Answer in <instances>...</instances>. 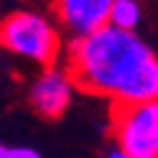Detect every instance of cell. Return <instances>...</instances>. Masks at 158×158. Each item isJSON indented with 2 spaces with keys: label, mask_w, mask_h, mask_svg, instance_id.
Masks as SVG:
<instances>
[{
  "label": "cell",
  "mask_w": 158,
  "mask_h": 158,
  "mask_svg": "<svg viewBox=\"0 0 158 158\" xmlns=\"http://www.w3.org/2000/svg\"><path fill=\"white\" fill-rule=\"evenodd\" d=\"M73 93H75V83L68 68L55 63L35 75V81L30 83V90H28V101L38 115L55 121L70 108Z\"/></svg>",
  "instance_id": "cell-4"
},
{
  "label": "cell",
  "mask_w": 158,
  "mask_h": 158,
  "mask_svg": "<svg viewBox=\"0 0 158 158\" xmlns=\"http://www.w3.org/2000/svg\"><path fill=\"white\" fill-rule=\"evenodd\" d=\"M5 151H8V146H3V143H0V158H5Z\"/></svg>",
  "instance_id": "cell-9"
},
{
  "label": "cell",
  "mask_w": 158,
  "mask_h": 158,
  "mask_svg": "<svg viewBox=\"0 0 158 158\" xmlns=\"http://www.w3.org/2000/svg\"><path fill=\"white\" fill-rule=\"evenodd\" d=\"M113 141L128 158H158V101L115 106Z\"/></svg>",
  "instance_id": "cell-3"
},
{
  "label": "cell",
  "mask_w": 158,
  "mask_h": 158,
  "mask_svg": "<svg viewBox=\"0 0 158 158\" xmlns=\"http://www.w3.org/2000/svg\"><path fill=\"white\" fill-rule=\"evenodd\" d=\"M115 0H53V10L60 30L83 38L108 25V13Z\"/></svg>",
  "instance_id": "cell-5"
},
{
  "label": "cell",
  "mask_w": 158,
  "mask_h": 158,
  "mask_svg": "<svg viewBox=\"0 0 158 158\" xmlns=\"http://www.w3.org/2000/svg\"><path fill=\"white\" fill-rule=\"evenodd\" d=\"M143 20V5L141 0H115L108 13V25L126 30V33H135L138 25Z\"/></svg>",
  "instance_id": "cell-6"
},
{
  "label": "cell",
  "mask_w": 158,
  "mask_h": 158,
  "mask_svg": "<svg viewBox=\"0 0 158 158\" xmlns=\"http://www.w3.org/2000/svg\"><path fill=\"white\" fill-rule=\"evenodd\" d=\"M65 68L75 88L108 98L113 106L158 101V55L138 33L103 25L73 38Z\"/></svg>",
  "instance_id": "cell-1"
},
{
  "label": "cell",
  "mask_w": 158,
  "mask_h": 158,
  "mask_svg": "<svg viewBox=\"0 0 158 158\" xmlns=\"http://www.w3.org/2000/svg\"><path fill=\"white\" fill-rule=\"evenodd\" d=\"M0 48L48 68L63 53V30L40 10H10L0 18Z\"/></svg>",
  "instance_id": "cell-2"
},
{
  "label": "cell",
  "mask_w": 158,
  "mask_h": 158,
  "mask_svg": "<svg viewBox=\"0 0 158 158\" xmlns=\"http://www.w3.org/2000/svg\"><path fill=\"white\" fill-rule=\"evenodd\" d=\"M5 158H40V153L35 148H28V146H15V148L5 151Z\"/></svg>",
  "instance_id": "cell-7"
},
{
  "label": "cell",
  "mask_w": 158,
  "mask_h": 158,
  "mask_svg": "<svg viewBox=\"0 0 158 158\" xmlns=\"http://www.w3.org/2000/svg\"><path fill=\"white\" fill-rule=\"evenodd\" d=\"M106 158H128V156H126L121 148H115V146H113V148L108 151V156H106Z\"/></svg>",
  "instance_id": "cell-8"
}]
</instances>
